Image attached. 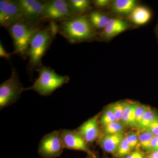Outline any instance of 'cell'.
I'll return each instance as SVG.
<instances>
[{"mask_svg":"<svg viewBox=\"0 0 158 158\" xmlns=\"http://www.w3.org/2000/svg\"><path fill=\"white\" fill-rule=\"evenodd\" d=\"M58 25L56 22H50L48 26L43 28H41L33 36L27 53L30 73L42 66L43 57L58 33Z\"/></svg>","mask_w":158,"mask_h":158,"instance_id":"obj_1","label":"cell"},{"mask_svg":"<svg viewBox=\"0 0 158 158\" xmlns=\"http://www.w3.org/2000/svg\"><path fill=\"white\" fill-rule=\"evenodd\" d=\"M58 33L72 44L90 41L96 37L95 30L86 14L77 15L61 23Z\"/></svg>","mask_w":158,"mask_h":158,"instance_id":"obj_2","label":"cell"},{"mask_svg":"<svg viewBox=\"0 0 158 158\" xmlns=\"http://www.w3.org/2000/svg\"><path fill=\"white\" fill-rule=\"evenodd\" d=\"M41 28L40 26L29 23L23 18L10 26L7 29L13 40L14 47L13 54H17L23 59L27 58L31 39Z\"/></svg>","mask_w":158,"mask_h":158,"instance_id":"obj_3","label":"cell"},{"mask_svg":"<svg viewBox=\"0 0 158 158\" xmlns=\"http://www.w3.org/2000/svg\"><path fill=\"white\" fill-rule=\"evenodd\" d=\"M39 77L31 87L26 88V90H33L42 96L50 95L54 91L68 83L69 77L67 76H61L49 67L42 65L37 69Z\"/></svg>","mask_w":158,"mask_h":158,"instance_id":"obj_4","label":"cell"},{"mask_svg":"<svg viewBox=\"0 0 158 158\" xmlns=\"http://www.w3.org/2000/svg\"><path fill=\"white\" fill-rule=\"evenodd\" d=\"M25 90L16 69L13 68L10 77L0 85L1 110L16 102Z\"/></svg>","mask_w":158,"mask_h":158,"instance_id":"obj_5","label":"cell"},{"mask_svg":"<svg viewBox=\"0 0 158 158\" xmlns=\"http://www.w3.org/2000/svg\"><path fill=\"white\" fill-rule=\"evenodd\" d=\"M76 16L68 1L53 0L47 2L42 21L62 22Z\"/></svg>","mask_w":158,"mask_h":158,"instance_id":"obj_6","label":"cell"},{"mask_svg":"<svg viewBox=\"0 0 158 158\" xmlns=\"http://www.w3.org/2000/svg\"><path fill=\"white\" fill-rule=\"evenodd\" d=\"M65 148L59 131H54L40 140L37 153L42 158H56L62 154Z\"/></svg>","mask_w":158,"mask_h":158,"instance_id":"obj_7","label":"cell"},{"mask_svg":"<svg viewBox=\"0 0 158 158\" xmlns=\"http://www.w3.org/2000/svg\"><path fill=\"white\" fill-rule=\"evenodd\" d=\"M47 1L38 0L18 1L25 20L33 25L39 26L42 21L44 12Z\"/></svg>","mask_w":158,"mask_h":158,"instance_id":"obj_8","label":"cell"},{"mask_svg":"<svg viewBox=\"0 0 158 158\" xmlns=\"http://www.w3.org/2000/svg\"><path fill=\"white\" fill-rule=\"evenodd\" d=\"M58 131L65 148L81 151L87 153L88 155H97L90 149L88 142L76 130L61 129Z\"/></svg>","mask_w":158,"mask_h":158,"instance_id":"obj_9","label":"cell"},{"mask_svg":"<svg viewBox=\"0 0 158 158\" xmlns=\"http://www.w3.org/2000/svg\"><path fill=\"white\" fill-rule=\"evenodd\" d=\"M23 18L18 1H0V25L8 29Z\"/></svg>","mask_w":158,"mask_h":158,"instance_id":"obj_10","label":"cell"},{"mask_svg":"<svg viewBox=\"0 0 158 158\" xmlns=\"http://www.w3.org/2000/svg\"><path fill=\"white\" fill-rule=\"evenodd\" d=\"M100 113L84 122L76 131L84 138L88 144L96 141L99 135Z\"/></svg>","mask_w":158,"mask_h":158,"instance_id":"obj_11","label":"cell"},{"mask_svg":"<svg viewBox=\"0 0 158 158\" xmlns=\"http://www.w3.org/2000/svg\"><path fill=\"white\" fill-rule=\"evenodd\" d=\"M131 25L127 21L118 18H111L106 27L102 31V37L106 40L112 39L131 28Z\"/></svg>","mask_w":158,"mask_h":158,"instance_id":"obj_12","label":"cell"},{"mask_svg":"<svg viewBox=\"0 0 158 158\" xmlns=\"http://www.w3.org/2000/svg\"><path fill=\"white\" fill-rule=\"evenodd\" d=\"M124 137L123 133L105 135L98 144L106 152L115 155Z\"/></svg>","mask_w":158,"mask_h":158,"instance_id":"obj_13","label":"cell"},{"mask_svg":"<svg viewBox=\"0 0 158 158\" xmlns=\"http://www.w3.org/2000/svg\"><path fill=\"white\" fill-rule=\"evenodd\" d=\"M152 12L148 7L137 6L129 15L130 21L137 26H142L149 22L152 18Z\"/></svg>","mask_w":158,"mask_h":158,"instance_id":"obj_14","label":"cell"},{"mask_svg":"<svg viewBox=\"0 0 158 158\" xmlns=\"http://www.w3.org/2000/svg\"><path fill=\"white\" fill-rule=\"evenodd\" d=\"M135 0H116L112 2L111 9L113 13L119 15H129L138 6Z\"/></svg>","mask_w":158,"mask_h":158,"instance_id":"obj_15","label":"cell"},{"mask_svg":"<svg viewBox=\"0 0 158 158\" xmlns=\"http://www.w3.org/2000/svg\"><path fill=\"white\" fill-rule=\"evenodd\" d=\"M88 17L94 30H103L108 24L111 18L104 12L99 11H91Z\"/></svg>","mask_w":158,"mask_h":158,"instance_id":"obj_16","label":"cell"},{"mask_svg":"<svg viewBox=\"0 0 158 158\" xmlns=\"http://www.w3.org/2000/svg\"><path fill=\"white\" fill-rule=\"evenodd\" d=\"M138 103L126 102L121 122L125 126L136 127L135 112Z\"/></svg>","mask_w":158,"mask_h":158,"instance_id":"obj_17","label":"cell"},{"mask_svg":"<svg viewBox=\"0 0 158 158\" xmlns=\"http://www.w3.org/2000/svg\"><path fill=\"white\" fill-rule=\"evenodd\" d=\"M71 7L76 16L84 15L89 11L91 7V2L88 0H70L68 1Z\"/></svg>","mask_w":158,"mask_h":158,"instance_id":"obj_18","label":"cell"},{"mask_svg":"<svg viewBox=\"0 0 158 158\" xmlns=\"http://www.w3.org/2000/svg\"><path fill=\"white\" fill-rule=\"evenodd\" d=\"M158 118V115L156 112L148 107L141 118L140 123L136 127L138 131H144Z\"/></svg>","mask_w":158,"mask_h":158,"instance_id":"obj_19","label":"cell"},{"mask_svg":"<svg viewBox=\"0 0 158 158\" xmlns=\"http://www.w3.org/2000/svg\"><path fill=\"white\" fill-rule=\"evenodd\" d=\"M138 132L139 145L142 149L148 151L151 142L155 136L147 131H141Z\"/></svg>","mask_w":158,"mask_h":158,"instance_id":"obj_20","label":"cell"},{"mask_svg":"<svg viewBox=\"0 0 158 158\" xmlns=\"http://www.w3.org/2000/svg\"><path fill=\"white\" fill-rule=\"evenodd\" d=\"M124 125L122 122H114L104 127L103 132L105 135L123 133L124 130Z\"/></svg>","mask_w":158,"mask_h":158,"instance_id":"obj_21","label":"cell"},{"mask_svg":"<svg viewBox=\"0 0 158 158\" xmlns=\"http://www.w3.org/2000/svg\"><path fill=\"white\" fill-rule=\"evenodd\" d=\"M125 105V102H119L111 105L109 107L114 114L116 121L121 122Z\"/></svg>","mask_w":158,"mask_h":158,"instance_id":"obj_22","label":"cell"},{"mask_svg":"<svg viewBox=\"0 0 158 158\" xmlns=\"http://www.w3.org/2000/svg\"><path fill=\"white\" fill-rule=\"evenodd\" d=\"M99 121L100 124L104 127L112 123L117 121L113 112L109 108H108V109L105 110L101 116H100Z\"/></svg>","mask_w":158,"mask_h":158,"instance_id":"obj_23","label":"cell"},{"mask_svg":"<svg viewBox=\"0 0 158 158\" xmlns=\"http://www.w3.org/2000/svg\"><path fill=\"white\" fill-rule=\"evenodd\" d=\"M132 151L133 150L127 142L124 137V139L119 145L115 156L117 158H124Z\"/></svg>","mask_w":158,"mask_h":158,"instance_id":"obj_24","label":"cell"},{"mask_svg":"<svg viewBox=\"0 0 158 158\" xmlns=\"http://www.w3.org/2000/svg\"><path fill=\"white\" fill-rule=\"evenodd\" d=\"M125 139L133 150L139 144V138L137 133L133 132L128 133L126 136H125Z\"/></svg>","mask_w":158,"mask_h":158,"instance_id":"obj_25","label":"cell"},{"mask_svg":"<svg viewBox=\"0 0 158 158\" xmlns=\"http://www.w3.org/2000/svg\"><path fill=\"white\" fill-rule=\"evenodd\" d=\"M148 107L145 105L138 104L135 112V122L136 127L139 124L141 118L144 116V113L148 109Z\"/></svg>","mask_w":158,"mask_h":158,"instance_id":"obj_26","label":"cell"},{"mask_svg":"<svg viewBox=\"0 0 158 158\" xmlns=\"http://www.w3.org/2000/svg\"><path fill=\"white\" fill-rule=\"evenodd\" d=\"M112 2L109 0H95L92 3L97 9H103L111 6Z\"/></svg>","mask_w":158,"mask_h":158,"instance_id":"obj_27","label":"cell"},{"mask_svg":"<svg viewBox=\"0 0 158 158\" xmlns=\"http://www.w3.org/2000/svg\"><path fill=\"white\" fill-rule=\"evenodd\" d=\"M144 131L152 133L155 136H158V118Z\"/></svg>","mask_w":158,"mask_h":158,"instance_id":"obj_28","label":"cell"},{"mask_svg":"<svg viewBox=\"0 0 158 158\" xmlns=\"http://www.w3.org/2000/svg\"><path fill=\"white\" fill-rule=\"evenodd\" d=\"M124 158H145V156L141 151L136 150L132 152Z\"/></svg>","mask_w":158,"mask_h":158,"instance_id":"obj_29","label":"cell"},{"mask_svg":"<svg viewBox=\"0 0 158 158\" xmlns=\"http://www.w3.org/2000/svg\"><path fill=\"white\" fill-rule=\"evenodd\" d=\"M158 150V136H154L150 145L148 152H152Z\"/></svg>","mask_w":158,"mask_h":158,"instance_id":"obj_30","label":"cell"},{"mask_svg":"<svg viewBox=\"0 0 158 158\" xmlns=\"http://www.w3.org/2000/svg\"><path fill=\"white\" fill-rule=\"evenodd\" d=\"M12 54L8 53L3 46L2 42L0 43V56L2 58H4L5 59L9 60L11 57V55Z\"/></svg>","mask_w":158,"mask_h":158,"instance_id":"obj_31","label":"cell"},{"mask_svg":"<svg viewBox=\"0 0 158 158\" xmlns=\"http://www.w3.org/2000/svg\"><path fill=\"white\" fill-rule=\"evenodd\" d=\"M148 155L153 158H158V150L149 152Z\"/></svg>","mask_w":158,"mask_h":158,"instance_id":"obj_32","label":"cell"},{"mask_svg":"<svg viewBox=\"0 0 158 158\" xmlns=\"http://www.w3.org/2000/svg\"><path fill=\"white\" fill-rule=\"evenodd\" d=\"M86 158H98V157L97 155H88Z\"/></svg>","mask_w":158,"mask_h":158,"instance_id":"obj_33","label":"cell"},{"mask_svg":"<svg viewBox=\"0 0 158 158\" xmlns=\"http://www.w3.org/2000/svg\"><path fill=\"white\" fill-rule=\"evenodd\" d=\"M156 35L157 37L158 40V23L156 27Z\"/></svg>","mask_w":158,"mask_h":158,"instance_id":"obj_34","label":"cell"},{"mask_svg":"<svg viewBox=\"0 0 158 158\" xmlns=\"http://www.w3.org/2000/svg\"><path fill=\"white\" fill-rule=\"evenodd\" d=\"M145 158H153L152 157H151L150 156L148 155L147 156H145Z\"/></svg>","mask_w":158,"mask_h":158,"instance_id":"obj_35","label":"cell"}]
</instances>
